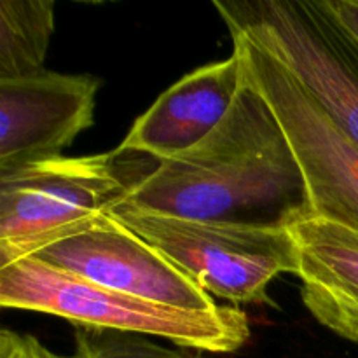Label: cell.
Listing matches in <instances>:
<instances>
[{"instance_id":"obj_1","label":"cell","mask_w":358,"mask_h":358,"mask_svg":"<svg viewBox=\"0 0 358 358\" xmlns=\"http://www.w3.org/2000/svg\"><path fill=\"white\" fill-rule=\"evenodd\" d=\"M114 206L259 227H290L311 215L292 145L273 108L247 80L201 143L161 161Z\"/></svg>"},{"instance_id":"obj_2","label":"cell","mask_w":358,"mask_h":358,"mask_svg":"<svg viewBox=\"0 0 358 358\" xmlns=\"http://www.w3.org/2000/svg\"><path fill=\"white\" fill-rule=\"evenodd\" d=\"M0 306L65 318L76 327L110 329L168 339L205 353H234L250 338L240 308L187 311L94 285L27 257L0 268Z\"/></svg>"},{"instance_id":"obj_3","label":"cell","mask_w":358,"mask_h":358,"mask_svg":"<svg viewBox=\"0 0 358 358\" xmlns=\"http://www.w3.org/2000/svg\"><path fill=\"white\" fill-rule=\"evenodd\" d=\"M107 213L206 294L233 304H271L273 280L287 273L299 276V247L290 227L189 220L124 206H112Z\"/></svg>"},{"instance_id":"obj_4","label":"cell","mask_w":358,"mask_h":358,"mask_svg":"<svg viewBox=\"0 0 358 358\" xmlns=\"http://www.w3.org/2000/svg\"><path fill=\"white\" fill-rule=\"evenodd\" d=\"M231 35L275 56L358 145V44L322 0L213 2Z\"/></svg>"},{"instance_id":"obj_5","label":"cell","mask_w":358,"mask_h":358,"mask_svg":"<svg viewBox=\"0 0 358 358\" xmlns=\"http://www.w3.org/2000/svg\"><path fill=\"white\" fill-rule=\"evenodd\" d=\"M121 152L58 156L0 173V268L34 257L107 213L131 187Z\"/></svg>"},{"instance_id":"obj_6","label":"cell","mask_w":358,"mask_h":358,"mask_svg":"<svg viewBox=\"0 0 358 358\" xmlns=\"http://www.w3.org/2000/svg\"><path fill=\"white\" fill-rule=\"evenodd\" d=\"M231 38L245 80L273 108L299 161L311 215L358 234V145L283 63L247 37Z\"/></svg>"},{"instance_id":"obj_7","label":"cell","mask_w":358,"mask_h":358,"mask_svg":"<svg viewBox=\"0 0 358 358\" xmlns=\"http://www.w3.org/2000/svg\"><path fill=\"white\" fill-rule=\"evenodd\" d=\"M34 257L94 285L149 303L187 311L219 308L198 283L110 213Z\"/></svg>"},{"instance_id":"obj_8","label":"cell","mask_w":358,"mask_h":358,"mask_svg":"<svg viewBox=\"0 0 358 358\" xmlns=\"http://www.w3.org/2000/svg\"><path fill=\"white\" fill-rule=\"evenodd\" d=\"M100 79L42 70L0 80V173L63 156L94 124Z\"/></svg>"},{"instance_id":"obj_9","label":"cell","mask_w":358,"mask_h":358,"mask_svg":"<svg viewBox=\"0 0 358 358\" xmlns=\"http://www.w3.org/2000/svg\"><path fill=\"white\" fill-rule=\"evenodd\" d=\"M243 86V65L236 51L191 70L133 122L115 150L147 154L159 163L187 152L224 121Z\"/></svg>"},{"instance_id":"obj_10","label":"cell","mask_w":358,"mask_h":358,"mask_svg":"<svg viewBox=\"0 0 358 358\" xmlns=\"http://www.w3.org/2000/svg\"><path fill=\"white\" fill-rule=\"evenodd\" d=\"M290 231L299 247L301 282L358 301V234L313 215Z\"/></svg>"},{"instance_id":"obj_11","label":"cell","mask_w":358,"mask_h":358,"mask_svg":"<svg viewBox=\"0 0 358 358\" xmlns=\"http://www.w3.org/2000/svg\"><path fill=\"white\" fill-rule=\"evenodd\" d=\"M52 0H0V80L44 70L56 30Z\"/></svg>"},{"instance_id":"obj_12","label":"cell","mask_w":358,"mask_h":358,"mask_svg":"<svg viewBox=\"0 0 358 358\" xmlns=\"http://www.w3.org/2000/svg\"><path fill=\"white\" fill-rule=\"evenodd\" d=\"M72 358H208L205 352L166 346L135 332L76 327Z\"/></svg>"},{"instance_id":"obj_13","label":"cell","mask_w":358,"mask_h":358,"mask_svg":"<svg viewBox=\"0 0 358 358\" xmlns=\"http://www.w3.org/2000/svg\"><path fill=\"white\" fill-rule=\"evenodd\" d=\"M301 297L306 310L313 315L315 320L341 336L343 339L358 345V303L345 296L331 292L327 289L303 283Z\"/></svg>"},{"instance_id":"obj_14","label":"cell","mask_w":358,"mask_h":358,"mask_svg":"<svg viewBox=\"0 0 358 358\" xmlns=\"http://www.w3.org/2000/svg\"><path fill=\"white\" fill-rule=\"evenodd\" d=\"M0 358H63L42 345L35 336L2 329L0 331Z\"/></svg>"},{"instance_id":"obj_15","label":"cell","mask_w":358,"mask_h":358,"mask_svg":"<svg viewBox=\"0 0 358 358\" xmlns=\"http://www.w3.org/2000/svg\"><path fill=\"white\" fill-rule=\"evenodd\" d=\"M346 34L358 44V0H322Z\"/></svg>"},{"instance_id":"obj_16","label":"cell","mask_w":358,"mask_h":358,"mask_svg":"<svg viewBox=\"0 0 358 358\" xmlns=\"http://www.w3.org/2000/svg\"><path fill=\"white\" fill-rule=\"evenodd\" d=\"M357 303H358V301H357Z\"/></svg>"}]
</instances>
